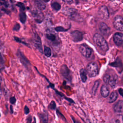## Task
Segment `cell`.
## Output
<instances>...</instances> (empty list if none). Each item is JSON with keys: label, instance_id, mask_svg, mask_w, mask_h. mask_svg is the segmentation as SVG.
I'll return each mask as SVG.
<instances>
[{"label": "cell", "instance_id": "46", "mask_svg": "<svg viewBox=\"0 0 123 123\" xmlns=\"http://www.w3.org/2000/svg\"></svg>", "mask_w": 123, "mask_h": 123}, {"label": "cell", "instance_id": "13", "mask_svg": "<svg viewBox=\"0 0 123 123\" xmlns=\"http://www.w3.org/2000/svg\"><path fill=\"white\" fill-rule=\"evenodd\" d=\"M113 39L114 43L117 46H121L123 41V35L122 33L117 32L113 36Z\"/></svg>", "mask_w": 123, "mask_h": 123}, {"label": "cell", "instance_id": "36", "mask_svg": "<svg viewBox=\"0 0 123 123\" xmlns=\"http://www.w3.org/2000/svg\"><path fill=\"white\" fill-rule=\"evenodd\" d=\"M24 110V112H25V114H28L29 113V112H30V110H29V108L27 106H25Z\"/></svg>", "mask_w": 123, "mask_h": 123}, {"label": "cell", "instance_id": "25", "mask_svg": "<svg viewBox=\"0 0 123 123\" xmlns=\"http://www.w3.org/2000/svg\"><path fill=\"white\" fill-rule=\"evenodd\" d=\"M99 85V81L98 80L95 81L93 85V86H92V93L93 95H95L96 94L97 89Z\"/></svg>", "mask_w": 123, "mask_h": 123}, {"label": "cell", "instance_id": "4", "mask_svg": "<svg viewBox=\"0 0 123 123\" xmlns=\"http://www.w3.org/2000/svg\"><path fill=\"white\" fill-rule=\"evenodd\" d=\"M80 53L85 57L86 58H89L92 53V49L85 43L81 44L79 48Z\"/></svg>", "mask_w": 123, "mask_h": 123}, {"label": "cell", "instance_id": "18", "mask_svg": "<svg viewBox=\"0 0 123 123\" xmlns=\"http://www.w3.org/2000/svg\"><path fill=\"white\" fill-rule=\"evenodd\" d=\"M46 37L48 39L53 42L57 40V37L56 35L54 33L51 32L50 31L47 32L46 34Z\"/></svg>", "mask_w": 123, "mask_h": 123}, {"label": "cell", "instance_id": "12", "mask_svg": "<svg viewBox=\"0 0 123 123\" xmlns=\"http://www.w3.org/2000/svg\"><path fill=\"white\" fill-rule=\"evenodd\" d=\"M17 55L20 59L21 62L26 68H28L30 66V63L25 55L19 49L17 51Z\"/></svg>", "mask_w": 123, "mask_h": 123}, {"label": "cell", "instance_id": "32", "mask_svg": "<svg viewBox=\"0 0 123 123\" xmlns=\"http://www.w3.org/2000/svg\"><path fill=\"white\" fill-rule=\"evenodd\" d=\"M56 113H57V116H58L59 117L61 118L62 119L64 120V121H66V118H65V117L64 116L60 111H59L58 109H57V110H56Z\"/></svg>", "mask_w": 123, "mask_h": 123}, {"label": "cell", "instance_id": "37", "mask_svg": "<svg viewBox=\"0 0 123 123\" xmlns=\"http://www.w3.org/2000/svg\"><path fill=\"white\" fill-rule=\"evenodd\" d=\"M32 117L31 116H28L26 119V123H31Z\"/></svg>", "mask_w": 123, "mask_h": 123}, {"label": "cell", "instance_id": "45", "mask_svg": "<svg viewBox=\"0 0 123 123\" xmlns=\"http://www.w3.org/2000/svg\"><path fill=\"white\" fill-rule=\"evenodd\" d=\"M110 1H114V0H110Z\"/></svg>", "mask_w": 123, "mask_h": 123}, {"label": "cell", "instance_id": "6", "mask_svg": "<svg viewBox=\"0 0 123 123\" xmlns=\"http://www.w3.org/2000/svg\"><path fill=\"white\" fill-rule=\"evenodd\" d=\"M60 72L61 74L65 78L67 81H71L72 80V74L70 70V69L68 68V67L65 65H62L60 68Z\"/></svg>", "mask_w": 123, "mask_h": 123}, {"label": "cell", "instance_id": "26", "mask_svg": "<svg viewBox=\"0 0 123 123\" xmlns=\"http://www.w3.org/2000/svg\"><path fill=\"white\" fill-rule=\"evenodd\" d=\"M51 8H52V9L53 10L58 11L59 10H60L61 8V4L60 3H59L58 2L56 1H54L52 2L51 3Z\"/></svg>", "mask_w": 123, "mask_h": 123}, {"label": "cell", "instance_id": "20", "mask_svg": "<svg viewBox=\"0 0 123 123\" xmlns=\"http://www.w3.org/2000/svg\"><path fill=\"white\" fill-rule=\"evenodd\" d=\"M117 80V76L116 75H114L113 76H111L108 84L112 88L116 86V82Z\"/></svg>", "mask_w": 123, "mask_h": 123}, {"label": "cell", "instance_id": "43", "mask_svg": "<svg viewBox=\"0 0 123 123\" xmlns=\"http://www.w3.org/2000/svg\"><path fill=\"white\" fill-rule=\"evenodd\" d=\"M32 123H36V118L34 117V121Z\"/></svg>", "mask_w": 123, "mask_h": 123}, {"label": "cell", "instance_id": "8", "mask_svg": "<svg viewBox=\"0 0 123 123\" xmlns=\"http://www.w3.org/2000/svg\"><path fill=\"white\" fill-rule=\"evenodd\" d=\"M99 29L102 35L105 37L109 36L111 32V28L105 23L103 22L99 23Z\"/></svg>", "mask_w": 123, "mask_h": 123}, {"label": "cell", "instance_id": "11", "mask_svg": "<svg viewBox=\"0 0 123 123\" xmlns=\"http://www.w3.org/2000/svg\"><path fill=\"white\" fill-rule=\"evenodd\" d=\"M33 41H34V46L38 50V51L42 53V43L41 39L37 33H34V37H33Z\"/></svg>", "mask_w": 123, "mask_h": 123}, {"label": "cell", "instance_id": "42", "mask_svg": "<svg viewBox=\"0 0 123 123\" xmlns=\"http://www.w3.org/2000/svg\"><path fill=\"white\" fill-rule=\"evenodd\" d=\"M10 112L11 113H13V108H12V105H10Z\"/></svg>", "mask_w": 123, "mask_h": 123}, {"label": "cell", "instance_id": "41", "mask_svg": "<svg viewBox=\"0 0 123 123\" xmlns=\"http://www.w3.org/2000/svg\"><path fill=\"white\" fill-rule=\"evenodd\" d=\"M118 91H119V92L120 95L121 96H123V89H122V88H120L119 89V90H118Z\"/></svg>", "mask_w": 123, "mask_h": 123}, {"label": "cell", "instance_id": "22", "mask_svg": "<svg viewBox=\"0 0 123 123\" xmlns=\"http://www.w3.org/2000/svg\"><path fill=\"white\" fill-rule=\"evenodd\" d=\"M35 4L37 7V8L39 10H44L46 8L45 4L40 0H36L35 1Z\"/></svg>", "mask_w": 123, "mask_h": 123}, {"label": "cell", "instance_id": "23", "mask_svg": "<svg viewBox=\"0 0 123 123\" xmlns=\"http://www.w3.org/2000/svg\"><path fill=\"white\" fill-rule=\"evenodd\" d=\"M19 20L22 24H24L25 23L26 20V15L24 11H20L19 14Z\"/></svg>", "mask_w": 123, "mask_h": 123}, {"label": "cell", "instance_id": "7", "mask_svg": "<svg viewBox=\"0 0 123 123\" xmlns=\"http://www.w3.org/2000/svg\"><path fill=\"white\" fill-rule=\"evenodd\" d=\"M113 26L117 30L123 31V19L121 15H116L114 17L113 19Z\"/></svg>", "mask_w": 123, "mask_h": 123}, {"label": "cell", "instance_id": "17", "mask_svg": "<svg viewBox=\"0 0 123 123\" xmlns=\"http://www.w3.org/2000/svg\"><path fill=\"white\" fill-rule=\"evenodd\" d=\"M118 97V95L117 92L116 91H112L110 95L109 96V97L108 98V102L109 103H113L117 99Z\"/></svg>", "mask_w": 123, "mask_h": 123}, {"label": "cell", "instance_id": "16", "mask_svg": "<svg viewBox=\"0 0 123 123\" xmlns=\"http://www.w3.org/2000/svg\"><path fill=\"white\" fill-rule=\"evenodd\" d=\"M38 116L39 117L42 123H48V114L47 112L38 113Z\"/></svg>", "mask_w": 123, "mask_h": 123}, {"label": "cell", "instance_id": "14", "mask_svg": "<svg viewBox=\"0 0 123 123\" xmlns=\"http://www.w3.org/2000/svg\"><path fill=\"white\" fill-rule=\"evenodd\" d=\"M114 111L117 113H121L123 110V100H118L113 107Z\"/></svg>", "mask_w": 123, "mask_h": 123}, {"label": "cell", "instance_id": "19", "mask_svg": "<svg viewBox=\"0 0 123 123\" xmlns=\"http://www.w3.org/2000/svg\"><path fill=\"white\" fill-rule=\"evenodd\" d=\"M80 76L81 80L83 82L85 83L87 80V72L85 69L82 68L80 70Z\"/></svg>", "mask_w": 123, "mask_h": 123}, {"label": "cell", "instance_id": "31", "mask_svg": "<svg viewBox=\"0 0 123 123\" xmlns=\"http://www.w3.org/2000/svg\"><path fill=\"white\" fill-rule=\"evenodd\" d=\"M16 5V6H17L18 7H19L20 11H24L25 10V6L23 3L21 2H18Z\"/></svg>", "mask_w": 123, "mask_h": 123}, {"label": "cell", "instance_id": "1", "mask_svg": "<svg viewBox=\"0 0 123 123\" xmlns=\"http://www.w3.org/2000/svg\"><path fill=\"white\" fill-rule=\"evenodd\" d=\"M93 39L96 45L102 51L106 52L108 50V43L105 38L98 33H95L93 37Z\"/></svg>", "mask_w": 123, "mask_h": 123}, {"label": "cell", "instance_id": "38", "mask_svg": "<svg viewBox=\"0 0 123 123\" xmlns=\"http://www.w3.org/2000/svg\"><path fill=\"white\" fill-rule=\"evenodd\" d=\"M71 118H72V120H73L74 123H81L79 121H78V120H76L75 119V118H74V117H73V116L71 115Z\"/></svg>", "mask_w": 123, "mask_h": 123}, {"label": "cell", "instance_id": "40", "mask_svg": "<svg viewBox=\"0 0 123 123\" xmlns=\"http://www.w3.org/2000/svg\"><path fill=\"white\" fill-rule=\"evenodd\" d=\"M62 1L68 4H72L73 2V0H62Z\"/></svg>", "mask_w": 123, "mask_h": 123}, {"label": "cell", "instance_id": "9", "mask_svg": "<svg viewBox=\"0 0 123 123\" xmlns=\"http://www.w3.org/2000/svg\"><path fill=\"white\" fill-rule=\"evenodd\" d=\"M99 17L103 19H107L109 17V12L107 7L105 5L101 6L98 10Z\"/></svg>", "mask_w": 123, "mask_h": 123}, {"label": "cell", "instance_id": "34", "mask_svg": "<svg viewBox=\"0 0 123 123\" xmlns=\"http://www.w3.org/2000/svg\"><path fill=\"white\" fill-rule=\"evenodd\" d=\"M20 28V25L19 24H16L13 27V30L14 31H18Z\"/></svg>", "mask_w": 123, "mask_h": 123}, {"label": "cell", "instance_id": "2", "mask_svg": "<svg viewBox=\"0 0 123 123\" xmlns=\"http://www.w3.org/2000/svg\"><path fill=\"white\" fill-rule=\"evenodd\" d=\"M62 12L65 15L69 17V18L74 20L80 19V16L76 9L73 8L65 7L62 10Z\"/></svg>", "mask_w": 123, "mask_h": 123}, {"label": "cell", "instance_id": "3", "mask_svg": "<svg viewBox=\"0 0 123 123\" xmlns=\"http://www.w3.org/2000/svg\"><path fill=\"white\" fill-rule=\"evenodd\" d=\"M86 72L90 77L97 76L98 73V68L96 62H92L88 64L86 67Z\"/></svg>", "mask_w": 123, "mask_h": 123}, {"label": "cell", "instance_id": "29", "mask_svg": "<svg viewBox=\"0 0 123 123\" xmlns=\"http://www.w3.org/2000/svg\"><path fill=\"white\" fill-rule=\"evenodd\" d=\"M48 108L50 109V110H55L56 108V103L53 100H52L49 104V106H48Z\"/></svg>", "mask_w": 123, "mask_h": 123}, {"label": "cell", "instance_id": "24", "mask_svg": "<svg viewBox=\"0 0 123 123\" xmlns=\"http://www.w3.org/2000/svg\"><path fill=\"white\" fill-rule=\"evenodd\" d=\"M110 123H123V118L122 115H118L117 117L111 120Z\"/></svg>", "mask_w": 123, "mask_h": 123}, {"label": "cell", "instance_id": "39", "mask_svg": "<svg viewBox=\"0 0 123 123\" xmlns=\"http://www.w3.org/2000/svg\"><path fill=\"white\" fill-rule=\"evenodd\" d=\"M3 63H4V60H3V58L1 54L0 53V64H3Z\"/></svg>", "mask_w": 123, "mask_h": 123}, {"label": "cell", "instance_id": "35", "mask_svg": "<svg viewBox=\"0 0 123 123\" xmlns=\"http://www.w3.org/2000/svg\"><path fill=\"white\" fill-rule=\"evenodd\" d=\"M16 99L15 97H12L10 98V102L12 104H15V103L16 102Z\"/></svg>", "mask_w": 123, "mask_h": 123}, {"label": "cell", "instance_id": "5", "mask_svg": "<svg viewBox=\"0 0 123 123\" xmlns=\"http://www.w3.org/2000/svg\"><path fill=\"white\" fill-rule=\"evenodd\" d=\"M31 14L35 21L37 23H41L44 19L43 13L41 10L38 8L33 9L31 11Z\"/></svg>", "mask_w": 123, "mask_h": 123}, {"label": "cell", "instance_id": "28", "mask_svg": "<svg viewBox=\"0 0 123 123\" xmlns=\"http://www.w3.org/2000/svg\"><path fill=\"white\" fill-rule=\"evenodd\" d=\"M110 77H111V75L108 74H105L104 75L103 79V81L105 84H108Z\"/></svg>", "mask_w": 123, "mask_h": 123}, {"label": "cell", "instance_id": "27", "mask_svg": "<svg viewBox=\"0 0 123 123\" xmlns=\"http://www.w3.org/2000/svg\"><path fill=\"white\" fill-rule=\"evenodd\" d=\"M44 54L45 56H46L48 57H49L51 55V50L48 47L45 46L44 47Z\"/></svg>", "mask_w": 123, "mask_h": 123}, {"label": "cell", "instance_id": "15", "mask_svg": "<svg viewBox=\"0 0 123 123\" xmlns=\"http://www.w3.org/2000/svg\"><path fill=\"white\" fill-rule=\"evenodd\" d=\"M100 93L101 96L104 98L109 96L110 93V89L109 87L105 85H103L100 88Z\"/></svg>", "mask_w": 123, "mask_h": 123}, {"label": "cell", "instance_id": "44", "mask_svg": "<svg viewBox=\"0 0 123 123\" xmlns=\"http://www.w3.org/2000/svg\"><path fill=\"white\" fill-rule=\"evenodd\" d=\"M49 0H43V1H44V2H48Z\"/></svg>", "mask_w": 123, "mask_h": 123}, {"label": "cell", "instance_id": "30", "mask_svg": "<svg viewBox=\"0 0 123 123\" xmlns=\"http://www.w3.org/2000/svg\"><path fill=\"white\" fill-rule=\"evenodd\" d=\"M69 29V28L65 29L64 28H63L62 26H57V27H56L55 28V30L58 32H65V31H67Z\"/></svg>", "mask_w": 123, "mask_h": 123}, {"label": "cell", "instance_id": "21", "mask_svg": "<svg viewBox=\"0 0 123 123\" xmlns=\"http://www.w3.org/2000/svg\"><path fill=\"white\" fill-rule=\"evenodd\" d=\"M111 66L116 67V68H122V62L120 59L117 58L116 60L113 62H111L110 64Z\"/></svg>", "mask_w": 123, "mask_h": 123}, {"label": "cell", "instance_id": "10", "mask_svg": "<svg viewBox=\"0 0 123 123\" xmlns=\"http://www.w3.org/2000/svg\"><path fill=\"white\" fill-rule=\"evenodd\" d=\"M71 37L73 41L77 42L83 39V34L79 30H74L71 33Z\"/></svg>", "mask_w": 123, "mask_h": 123}, {"label": "cell", "instance_id": "33", "mask_svg": "<svg viewBox=\"0 0 123 123\" xmlns=\"http://www.w3.org/2000/svg\"><path fill=\"white\" fill-rule=\"evenodd\" d=\"M14 40H15L16 42H17L21 43H23V44H24V45H26V46H28V45H27V43H26L24 41H22V39H21L20 38H19V37H14Z\"/></svg>", "mask_w": 123, "mask_h": 123}]
</instances>
